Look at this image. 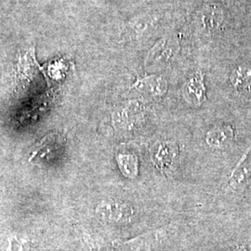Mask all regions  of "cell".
<instances>
[{"label": "cell", "instance_id": "obj_1", "mask_svg": "<svg viewBox=\"0 0 251 251\" xmlns=\"http://www.w3.org/2000/svg\"><path fill=\"white\" fill-rule=\"evenodd\" d=\"M150 157L152 164L163 173L174 171L179 158V147L174 142H156L150 148Z\"/></svg>", "mask_w": 251, "mask_h": 251}, {"label": "cell", "instance_id": "obj_2", "mask_svg": "<svg viewBox=\"0 0 251 251\" xmlns=\"http://www.w3.org/2000/svg\"><path fill=\"white\" fill-rule=\"evenodd\" d=\"M144 106L137 100L126 102L113 114V124L120 131H130L143 121Z\"/></svg>", "mask_w": 251, "mask_h": 251}, {"label": "cell", "instance_id": "obj_3", "mask_svg": "<svg viewBox=\"0 0 251 251\" xmlns=\"http://www.w3.org/2000/svg\"><path fill=\"white\" fill-rule=\"evenodd\" d=\"M100 218L110 223H129L134 218V208L130 204L116 201H102L96 208Z\"/></svg>", "mask_w": 251, "mask_h": 251}, {"label": "cell", "instance_id": "obj_4", "mask_svg": "<svg viewBox=\"0 0 251 251\" xmlns=\"http://www.w3.org/2000/svg\"><path fill=\"white\" fill-rule=\"evenodd\" d=\"M183 97L189 103L199 106L206 100V88L203 75L199 72L190 78L183 86Z\"/></svg>", "mask_w": 251, "mask_h": 251}, {"label": "cell", "instance_id": "obj_5", "mask_svg": "<svg viewBox=\"0 0 251 251\" xmlns=\"http://www.w3.org/2000/svg\"><path fill=\"white\" fill-rule=\"evenodd\" d=\"M198 26L205 32L214 31L224 21V13L218 6H206L201 9L197 16Z\"/></svg>", "mask_w": 251, "mask_h": 251}, {"label": "cell", "instance_id": "obj_6", "mask_svg": "<svg viewBox=\"0 0 251 251\" xmlns=\"http://www.w3.org/2000/svg\"><path fill=\"white\" fill-rule=\"evenodd\" d=\"M234 132L229 125L215 126L207 131L206 142L208 146L216 149H225L233 142Z\"/></svg>", "mask_w": 251, "mask_h": 251}, {"label": "cell", "instance_id": "obj_7", "mask_svg": "<svg viewBox=\"0 0 251 251\" xmlns=\"http://www.w3.org/2000/svg\"><path fill=\"white\" fill-rule=\"evenodd\" d=\"M133 88L152 97H161L167 92L168 83L161 76L151 75L136 81Z\"/></svg>", "mask_w": 251, "mask_h": 251}, {"label": "cell", "instance_id": "obj_8", "mask_svg": "<svg viewBox=\"0 0 251 251\" xmlns=\"http://www.w3.org/2000/svg\"><path fill=\"white\" fill-rule=\"evenodd\" d=\"M166 233V229H159L152 232L144 233L132 240L122 244V248L126 251H144L154 244L159 242L162 238H164Z\"/></svg>", "mask_w": 251, "mask_h": 251}, {"label": "cell", "instance_id": "obj_9", "mask_svg": "<svg viewBox=\"0 0 251 251\" xmlns=\"http://www.w3.org/2000/svg\"><path fill=\"white\" fill-rule=\"evenodd\" d=\"M250 152V149L246 152L242 156L240 161L237 163L235 168L232 171L228 182L229 187L233 190L243 188L246 185H249L251 183V167H246L244 165V162L247 159V156Z\"/></svg>", "mask_w": 251, "mask_h": 251}, {"label": "cell", "instance_id": "obj_10", "mask_svg": "<svg viewBox=\"0 0 251 251\" xmlns=\"http://www.w3.org/2000/svg\"><path fill=\"white\" fill-rule=\"evenodd\" d=\"M117 162L121 173L128 179H135L139 174L138 156L130 152H118Z\"/></svg>", "mask_w": 251, "mask_h": 251}, {"label": "cell", "instance_id": "obj_11", "mask_svg": "<svg viewBox=\"0 0 251 251\" xmlns=\"http://www.w3.org/2000/svg\"><path fill=\"white\" fill-rule=\"evenodd\" d=\"M230 80L236 90H243L251 86V66L241 65L237 67L231 74Z\"/></svg>", "mask_w": 251, "mask_h": 251}, {"label": "cell", "instance_id": "obj_12", "mask_svg": "<svg viewBox=\"0 0 251 251\" xmlns=\"http://www.w3.org/2000/svg\"><path fill=\"white\" fill-rule=\"evenodd\" d=\"M234 251H247V250L242 247V248H238L237 250H235Z\"/></svg>", "mask_w": 251, "mask_h": 251}]
</instances>
